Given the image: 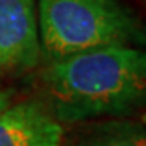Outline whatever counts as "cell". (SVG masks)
Masks as SVG:
<instances>
[{
  "label": "cell",
  "instance_id": "obj_3",
  "mask_svg": "<svg viewBox=\"0 0 146 146\" xmlns=\"http://www.w3.org/2000/svg\"><path fill=\"white\" fill-rule=\"evenodd\" d=\"M36 0H0V70H28L39 60Z\"/></svg>",
  "mask_w": 146,
  "mask_h": 146
},
{
  "label": "cell",
  "instance_id": "obj_4",
  "mask_svg": "<svg viewBox=\"0 0 146 146\" xmlns=\"http://www.w3.org/2000/svg\"><path fill=\"white\" fill-rule=\"evenodd\" d=\"M63 127L36 99L8 104L0 110V146H62Z\"/></svg>",
  "mask_w": 146,
  "mask_h": 146
},
{
  "label": "cell",
  "instance_id": "obj_1",
  "mask_svg": "<svg viewBox=\"0 0 146 146\" xmlns=\"http://www.w3.org/2000/svg\"><path fill=\"white\" fill-rule=\"evenodd\" d=\"M42 83L60 123L131 114L146 107V49L107 46L52 60Z\"/></svg>",
  "mask_w": 146,
  "mask_h": 146
},
{
  "label": "cell",
  "instance_id": "obj_6",
  "mask_svg": "<svg viewBox=\"0 0 146 146\" xmlns=\"http://www.w3.org/2000/svg\"><path fill=\"white\" fill-rule=\"evenodd\" d=\"M10 99H11V91H0V110H3L10 104Z\"/></svg>",
  "mask_w": 146,
  "mask_h": 146
},
{
  "label": "cell",
  "instance_id": "obj_2",
  "mask_svg": "<svg viewBox=\"0 0 146 146\" xmlns=\"http://www.w3.org/2000/svg\"><path fill=\"white\" fill-rule=\"evenodd\" d=\"M37 31L52 60L138 37L135 20L117 0H37Z\"/></svg>",
  "mask_w": 146,
  "mask_h": 146
},
{
  "label": "cell",
  "instance_id": "obj_5",
  "mask_svg": "<svg viewBox=\"0 0 146 146\" xmlns=\"http://www.w3.org/2000/svg\"><path fill=\"white\" fill-rule=\"evenodd\" d=\"M81 146H146V130L136 125H110L93 133Z\"/></svg>",
  "mask_w": 146,
  "mask_h": 146
}]
</instances>
